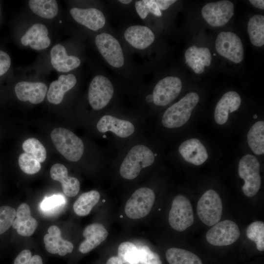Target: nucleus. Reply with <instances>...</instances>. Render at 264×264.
<instances>
[{
    "instance_id": "17",
    "label": "nucleus",
    "mask_w": 264,
    "mask_h": 264,
    "mask_svg": "<svg viewBox=\"0 0 264 264\" xmlns=\"http://www.w3.org/2000/svg\"><path fill=\"white\" fill-rule=\"evenodd\" d=\"M47 232L48 233L44 236V242L48 252L53 254H58L61 256L72 252L73 245L69 241L62 238L61 230L58 226H50Z\"/></svg>"
},
{
    "instance_id": "25",
    "label": "nucleus",
    "mask_w": 264,
    "mask_h": 264,
    "mask_svg": "<svg viewBox=\"0 0 264 264\" xmlns=\"http://www.w3.org/2000/svg\"><path fill=\"white\" fill-rule=\"evenodd\" d=\"M16 218L12 226L17 229L18 233L22 236H30L33 234L38 225L37 220L31 215L29 205L21 204L16 212Z\"/></svg>"
},
{
    "instance_id": "46",
    "label": "nucleus",
    "mask_w": 264,
    "mask_h": 264,
    "mask_svg": "<svg viewBox=\"0 0 264 264\" xmlns=\"http://www.w3.org/2000/svg\"><path fill=\"white\" fill-rule=\"evenodd\" d=\"M29 264H43L42 258L38 255L32 256L30 259Z\"/></svg>"
},
{
    "instance_id": "13",
    "label": "nucleus",
    "mask_w": 264,
    "mask_h": 264,
    "mask_svg": "<svg viewBox=\"0 0 264 264\" xmlns=\"http://www.w3.org/2000/svg\"><path fill=\"white\" fill-rule=\"evenodd\" d=\"M182 88L180 79L176 76L166 77L156 84L153 92V101L158 106H165L174 101Z\"/></svg>"
},
{
    "instance_id": "32",
    "label": "nucleus",
    "mask_w": 264,
    "mask_h": 264,
    "mask_svg": "<svg viewBox=\"0 0 264 264\" xmlns=\"http://www.w3.org/2000/svg\"><path fill=\"white\" fill-rule=\"evenodd\" d=\"M29 6L36 15L45 19H52L57 14L58 6L55 0H30Z\"/></svg>"
},
{
    "instance_id": "38",
    "label": "nucleus",
    "mask_w": 264,
    "mask_h": 264,
    "mask_svg": "<svg viewBox=\"0 0 264 264\" xmlns=\"http://www.w3.org/2000/svg\"><path fill=\"white\" fill-rule=\"evenodd\" d=\"M18 163L22 171L28 175L36 174L41 168L40 163L26 153L20 155Z\"/></svg>"
},
{
    "instance_id": "41",
    "label": "nucleus",
    "mask_w": 264,
    "mask_h": 264,
    "mask_svg": "<svg viewBox=\"0 0 264 264\" xmlns=\"http://www.w3.org/2000/svg\"><path fill=\"white\" fill-rule=\"evenodd\" d=\"M11 65V59L6 52L0 50V76L5 74Z\"/></svg>"
},
{
    "instance_id": "48",
    "label": "nucleus",
    "mask_w": 264,
    "mask_h": 264,
    "mask_svg": "<svg viewBox=\"0 0 264 264\" xmlns=\"http://www.w3.org/2000/svg\"><path fill=\"white\" fill-rule=\"evenodd\" d=\"M147 101H151V100H153V96L152 95H149L147 97Z\"/></svg>"
},
{
    "instance_id": "9",
    "label": "nucleus",
    "mask_w": 264,
    "mask_h": 264,
    "mask_svg": "<svg viewBox=\"0 0 264 264\" xmlns=\"http://www.w3.org/2000/svg\"><path fill=\"white\" fill-rule=\"evenodd\" d=\"M114 88L110 80L103 75L96 76L91 81L88 91L90 105L95 110L105 108L112 98Z\"/></svg>"
},
{
    "instance_id": "19",
    "label": "nucleus",
    "mask_w": 264,
    "mask_h": 264,
    "mask_svg": "<svg viewBox=\"0 0 264 264\" xmlns=\"http://www.w3.org/2000/svg\"><path fill=\"white\" fill-rule=\"evenodd\" d=\"M178 151L184 159L195 165H200L208 158L205 147L197 138H191L182 142Z\"/></svg>"
},
{
    "instance_id": "26",
    "label": "nucleus",
    "mask_w": 264,
    "mask_h": 264,
    "mask_svg": "<svg viewBox=\"0 0 264 264\" xmlns=\"http://www.w3.org/2000/svg\"><path fill=\"white\" fill-rule=\"evenodd\" d=\"M51 63L58 71L67 72L78 67L81 64L80 59L75 56H68L64 46L55 45L50 51Z\"/></svg>"
},
{
    "instance_id": "1",
    "label": "nucleus",
    "mask_w": 264,
    "mask_h": 264,
    "mask_svg": "<svg viewBox=\"0 0 264 264\" xmlns=\"http://www.w3.org/2000/svg\"><path fill=\"white\" fill-rule=\"evenodd\" d=\"M154 155L147 146L137 145L133 147L124 159L120 168L121 176L127 179H133L139 174L142 168L153 164Z\"/></svg>"
},
{
    "instance_id": "12",
    "label": "nucleus",
    "mask_w": 264,
    "mask_h": 264,
    "mask_svg": "<svg viewBox=\"0 0 264 264\" xmlns=\"http://www.w3.org/2000/svg\"><path fill=\"white\" fill-rule=\"evenodd\" d=\"M95 42L102 56L111 66L119 68L124 64V56L120 44L113 36L107 33L96 36Z\"/></svg>"
},
{
    "instance_id": "34",
    "label": "nucleus",
    "mask_w": 264,
    "mask_h": 264,
    "mask_svg": "<svg viewBox=\"0 0 264 264\" xmlns=\"http://www.w3.org/2000/svg\"><path fill=\"white\" fill-rule=\"evenodd\" d=\"M246 236L249 240L254 242L257 249L260 251L264 250V223L256 221L251 223L246 231Z\"/></svg>"
},
{
    "instance_id": "43",
    "label": "nucleus",
    "mask_w": 264,
    "mask_h": 264,
    "mask_svg": "<svg viewBox=\"0 0 264 264\" xmlns=\"http://www.w3.org/2000/svg\"><path fill=\"white\" fill-rule=\"evenodd\" d=\"M155 2L161 10H167L171 5L176 2V0H155Z\"/></svg>"
},
{
    "instance_id": "18",
    "label": "nucleus",
    "mask_w": 264,
    "mask_h": 264,
    "mask_svg": "<svg viewBox=\"0 0 264 264\" xmlns=\"http://www.w3.org/2000/svg\"><path fill=\"white\" fill-rule=\"evenodd\" d=\"M185 62L196 74H201L205 66H209L212 61L211 53L207 47L193 45L185 52Z\"/></svg>"
},
{
    "instance_id": "7",
    "label": "nucleus",
    "mask_w": 264,
    "mask_h": 264,
    "mask_svg": "<svg viewBox=\"0 0 264 264\" xmlns=\"http://www.w3.org/2000/svg\"><path fill=\"white\" fill-rule=\"evenodd\" d=\"M154 200L155 194L151 189L140 188L134 192L127 201L125 214L132 219L145 217L152 210Z\"/></svg>"
},
{
    "instance_id": "35",
    "label": "nucleus",
    "mask_w": 264,
    "mask_h": 264,
    "mask_svg": "<svg viewBox=\"0 0 264 264\" xmlns=\"http://www.w3.org/2000/svg\"><path fill=\"white\" fill-rule=\"evenodd\" d=\"M135 7L136 12L142 19H145L149 13L157 17L162 16V13L157 5L155 0L136 1Z\"/></svg>"
},
{
    "instance_id": "22",
    "label": "nucleus",
    "mask_w": 264,
    "mask_h": 264,
    "mask_svg": "<svg viewBox=\"0 0 264 264\" xmlns=\"http://www.w3.org/2000/svg\"><path fill=\"white\" fill-rule=\"evenodd\" d=\"M124 38L130 45L138 49L147 48L155 39L154 33L149 27L139 25L128 27L124 33Z\"/></svg>"
},
{
    "instance_id": "20",
    "label": "nucleus",
    "mask_w": 264,
    "mask_h": 264,
    "mask_svg": "<svg viewBox=\"0 0 264 264\" xmlns=\"http://www.w3.org/2000/svg\"><path fill=\"white\" fill-rule=\"evenodd\" d=\"M48 31L44 24L36 23L30 27L22 37L21 41L24 46L29 45L35 50L46 48L51 41L48 36Z\"/></svg>"
},
{
    "instance_id": "6",
    "label": "nucleus",
    "mask_w": 264,
    "mask_h": 264,
    "mask_svg": "<svg viewBox=\"0 0 264 264\" xmlns=\"http://www.w3.org/2000/svg\"><path fill=\"white\" fill-rule=\"evenodd\" d=\"M169 224L176 231L181 232L194 222V214L189 199L182 195L174 198L168 217Z\"/></svg>"
},
{
    "instance_id": "47",
    "label": "nucleus",
    "mask_w": 264,
    "mask_h": 264,
    "mask_svg": "<svg viewBox=\"0 0 264 264\" xmlns=\"http://www.w3.org/2000/svg\"><path fill=\"white\" fill-rule=\"evenodd\" d=\"M118 1L123 4H128L131 3L132 2V0H118Z\"/></svg>"
},
{
    "instance_id": "11",
    "label": "nucleus",
    "mask_w": 264,
    "mask_h": 264,
    "mask_svg": "<svg viewBox=\"0 0 264 264\" xmlns=\"http://www.w3.org/2000/svg\"><path fill=\"white\" fill-rule=\"evenodd\" d=\"M240 236L237 224L230 220H224L214 225L207 232L208 242L215 246H226L236 242Z\"/></svg>"
},
{
    "instance_id": "15",
    "label": "nucleus",
    "mask_w": 264,
    "mask_h": 264,
    "mask_svg": "<svg viewBox=\"0 0 264 264\" xmlns=\"http://www.w3.org/2000/svg\"><path fill=\"white\" fill-rule=\"evenodd\" d=\"M70 13L76 22L93 31L103 28L106 22L104 14L96 8L73 7L70 10Z\"/></svg>"
},
{
    "instance_id": "23",
    "label": "nucleus",
    "mask_w": 264,
    "mask_h": 264,
    "mask_svg": "<svg viewBox=\"0 0 264 264\" xmlns=\"http://www.w3.org/2000/svg\"><path fill=\"white\" fill-rule=\"evenodd\" d=\"M83 236L85 240L80 244L79 250L81 253L85 254L104 241L108 236V232L102 224L94 223L85 228Z\"/></svg>"
},
{
    "instance_id": "45",
    "label": "nucleus",
    "mask_w": 264,
    "mask_h": 264,
    "mask_svg": "<svg viewBox=\"0 0 264 264\" xmlns=\"http://www.w3.org/2000/svg\"><path fill=\"white\" fill-rule=\"evenodd\" d=\"M249 1L254 7L260 9H264V0H250Z\"/></svg>"
},
{
    "instance_id": "4",
    "label": "nucleus",
    "mask_w": 264,
    "mask_h": 264,
    "mask_svg": "<svg viewBox=\"0 0 264 264\" xmlns=\"http://www.w3.org/2000/svg\"><path fill=\"white\" fill-rule=\"evenodd\" d=\"M260 167L257 158L251 154L244 155L239 161L238 173L240 177L244 180L242 190L247 197L255 196L260 189L262 181Z\"/></svg>"
},
{
    "instance_id": "27",
    "label": "nucleus",
    "mask_w": 264,
    "mask_h": 264,
    "mask_svg": "<svg viewBox=\"0 0 264 264\" xmlns=\"http://www.w3.org/2000/svg\"><path fill=\"white\" fill-rule=\"evenodd\" d=\"M76 82V78L72 74L60 76L57 80L50 84L47 92V100L53 104H60L65 93L73 88Z\"/></svg>"
},
{
    "instance_id": "42",
    "label": "nucleus",
    "mask_w": 264,
    "mask_h": 264,
    "mask_svg": "<svg viewBox=\"0 0 264 264\" xmlns=\"http://www.w3.org/2000/svg\"><path fill=\"white\" fill-rule=\"evenodd\" d=\"M32 257L31 252L29 250L21 251L14 260V264H29Z\"/></svg>"
},
{
    "instance_id": "31",
    "label": "nucleus",
    "mask_w": 264,
    "mask_h": 264,
    "mask_svg": "<svg viewBox=\"0 0 264 264\" xmlns=\"http://www.w3.org/2000/svg\"><path fill=\"white\" fill-rule=\"evenodd\" d=\"M169 264H202L200 259L195 254L181 248H171L166 252Z\"/></svg>"
},
{
    "instance_id": "8",
    "label": "nucleus",
    "mask_w": 264,
    "mask_h": 264,
    "mask_svg": "<svg viewBox=\"0 0 264 264\" xmlns=\"http://www.w3.org/2000/svg\"><path fill=\"white\" fill-rule=\"evenodd\" d=\"M215 47L220 56L234 63H240L243 59L242 43L239 36L233 32H220L215 41Z\"/></svg>"
},
{
    "instance_id": "44",
    "label": "nucleus",
    "mask_w": 264,
    "mask_h": 264,
    "mask_svg": "<svg viewBox=\"0 0 264 264\" xmlns=\"http://www.w3.org/2000/svg\"><path fill=\"white\" fill-rule=\"evenodd\" d=\"M106 264H133L125 260L119 256H113L109 258Z\"/></svg>"
},
{
    "instance_id": "3",
    "label": "nucleus",
    "mask_w": 264,
    "mask_h": 264,
    "mask_svg": "<svg viewBox=\"0 0 264 264\" xmlns=\"http://www.w3.org/2000/svg\"><path fill=\"white\" fill-rule=\"evenodd\" d=\"M50 137L58 151L66 159L76 162L81 158L84 143L73 132L64 128H56L52 131Z\"/></svg>"
},
{
    "instance_id": "28",
    "label": "nucleus",
    "mask_w": 264,
    "mask_h": 264,
    "mask_svg": "<svg viewBox=\"0 0 264 264\" xmlns=\"http://www.w3.org/2000/svg\"><path fill=\"white\" fill-rule=\"evenodd\" d=\"M100 198V193L91 190L81 194L75 201L73 208L74 212L79 216H86L89 214L93 207Z\"/></svg>"
},
{
    "instance_id": "33",
    "label": "nucleus",
    "mask_w": 264,
    "mask_h": 264,
    "mask_svg": "<svg viewBox=\"0 0 264 264\" xmlns=\"http://www.w3.org/2000/svg\"><path fill=\"white\" fill-rule=\"evenodd\" d=\"M25 153L32 156L40 163L43 162L46 157V151L39 140L35 138L25 140L22 144Z\"/></svg>"
},
{
    "instance_id": "40",
    "label": "nucleus",
    "mask_w": 264,
    "mask_h": 264,
    "mask_svg": "<svg viewBox=\"0 0 264 264\" xmlns=\"http://www.w3.org/2000/svg\"><path fill=\"white\" fill-rule=\"evenodd\" d=\"M139 250V264H162L157 253L152 251L146 245L138 247Z\"/></svg>"
},
{
    "instance_id": "14",
    "label": "nucleus",
    "mask_w": 264,
    "mask_h": 264,
    "mask_svg": "<svg viewBox=\"0 0 264 264\" xmlns=\"http://www.w3.org/2000/svg\"><path fill=\"white\" fill-rule=\"evenodd\" d=\"M47 86L42 82L22 81L15 86V91L19 100L29 101L33 104L41 103L47 93Z\"/></svg>"
},
{
    "instance_id": "36",
    "label": "nucleus",
    "mask_w": 264,
    "mask_h": 264,
    "mask_svg": "<svg viewBox=\"0 0 264 264\" xmlns=\"http://www.w3.org/2000/svg\"><path fill=\"white\" fill-rule=\"evenodd\" d=\"M118 256L133 264H139V250L133 243L125 242L118 248Z\"/></svg>"
},
{
    "instance_id": "49",
    "label": "nucleus",
    "mask_w": 264,
    "mask_h": 264,
    "mask_svg": "<svg viewBox=\"0 0 264 264\" xmlns=\"http://www.w3.org/2000/svg\"><path fill=\"white\" fill-rule=\"evenodd\" d=\"M253 117H254V118H256L257 117V115L255 114V115H254Z\"/></svg>"
},
{
    "instance_id": "39",
    "label": "nucleus",
    "mask_w": 264,
    "mask_h": 264,
    "mask_svg": "<svg viewBox=\"0 0 264 264\" xmlns=\"http://www.w3.org/2000/svg\"><path fill=\"white\" fill-rule=\"evenodd\" d=\"M16 210L12 207H0V235L6 232L12 226L16 217Z\"/></svg>"
},
{
    "instance_id": "29",
    "label": "nucleus",
    "mask_w": 264,
    "mask_h": 264,
    "mask_svg": "<svg viewBox=\"0 0 264 264\" xmlns=\"http://www.w3.org/2000/svg\"><path fill=\"white\" fill-rule=\"evenodd\" d=\"M247 32L251 44L257 47L264 44V16L255 15L251 17L247 24Z\"/></svg>"
},
{
    "instance_id": "21",
    "label": "nucleus",
    "mask_w": 264,
    "mask_h": 264,
    "mask_svg": "<svg viewBox=\"0 0 264 264\" xmlns=\"http://www.w3.org/2000/svg\"><path fill=\"white\" fill-rule=\"evenodd\" d=\"M241 104V98L236 91L226 92L218 101L215 110L214 118L216 122L222 125L226 122L229 112L239 109Z\"/></svg>"
},
{
    "instance_id": "30",
    "label": "nucleus",
    "mask_w": 264,
    "mask_h": 264,
    "mask_svg": "<svg viewBox=\"0 0 264 264\" xmlns=\"http://www.w3.org/2000/svg\"><path fill=\"white\" fill-rule=\"evenodd\" d=\"M248 144L256 154L264 153V122H256L250 128L247 135Z\"/></svg>"
},
{
    "instance_id": "37",
    "label": "nucleus",
    "mask_w": 264,
    "mask_h": 264,
    "mask_svg": "<svg viewBox=\"0 0 264 264\" xmlns=\"http://www.w3.org/2000/svg\"><path fill=\"white\" fill-rule=\"evenodd\" d=\"M66 203L65 198L61 195H54L45 198L42 201L40 208L44 213L53 214L59 211Z\"/></svg>"
},
{
    "instance_id": "2",
    "label": "nucleus",
    "mask_w": 264,
    "mask_h": 264,
    "mask_svg": "<svg viewBox=\"0 0 264 264\" xmlns=\"http://www.w3.org/2000/svg\"><path fill=\"white\" fill-rule=\"evenodd\" d=\"M199 100V96L197 93H187L164 112L162 118L163 126L168 128H174L184 125L190 119L192 111Z\"/></svg>"
},
{
    "instance_id": "5",
    "label": "nucleus",
    "mask_w": 264,
    "mask_h": 264,
    "mask_svg": "<svg viewBox=\"0 0 264 264\" xmlns=\"http://www.w3.org/2000/svg\"><path fill=\"white\" fill-rule=\"evenodd\" d=\"M222 213V203L218 193L212 189L206 191L197 204V214L200 220L212 226L219 222Z\"/></svg>"
},
{
    "instance_id": "24",
    "label": "nucleus",
    "mask_w": 264,
    "mask_h": 264,
    "mask_svg": "<svg viewBox=\"0 0 264 264\" xmlns=\"http://www.w3.org/2000/svg\"><path fill=\"white\" fill-rule=\"evenodd\" d=\"M50 175L52 179L61 183L63 191L66 196L72 197L79 193L80 185L79 180L68 176L67 169L63 164L56 163L53 165Z\"/></svg>"
},
{
    "instance_id": "16",
    "label": "nucleus",
    "mask_w": 264,
    "mask_h": 264,
    "mask_svg": "<svg viewBox=\"0 0 264 264\" xmlns=\"http://www.w3.org/2000/svg\"><path fill=\"white\" fill-rule=\"evenodd\" d=\"M97 129L101 132H112L117 136L126 138L134 132V125L131 122L120 119L110 115L102 117L97 124Z\"/></svg>"
},
{
    "instance_id": "10",
    "label": "nucleus",
    "mask_w": 264,
    "mask_h": 264,
    "mask_svg": "<svg viewBox=\"0 0 264 264\" xmlns=\"http://www.w3.org/2000/svg\"><path fill=\"white\" fill-rule=\"evenodd\" d=\"M234 5L227 0L208 2L201 9L204 20L213 27H220L226 24L234 15Z\"/></svg>"
}]
</instances>
